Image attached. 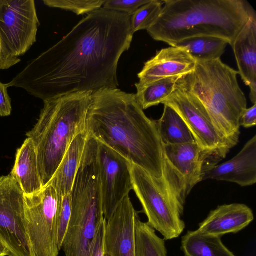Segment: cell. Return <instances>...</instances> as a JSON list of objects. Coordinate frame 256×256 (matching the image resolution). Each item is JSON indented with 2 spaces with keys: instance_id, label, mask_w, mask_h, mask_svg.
Instances as JSON below:
<instances>
[{
  "instance_id": "2e32d148",
  "label": "cell",
  "mask_w": 256,
  "mask_h": 256,
  "mask_svg": "<svg viewBox=\"0 0 256 256\" xmlns=\"http://www.w3.org/2000/svg\"><path fill=\"white\" fill-rule=\"evenodd\" d=\"M214 180L236 184L241 186L256 182V135L230 160L216 165L205 172L202 180Z\"/></svg>"
},
{
  "instance_id": "9a60e30c",
  "label": "cell",
  "mask_w": 256,
  "mask_h": 256,
  "mask_svg": "<svg viewBox=\"0 0 256 256\" xmlns=\"http://www.w3.org/2000/svg\"><path fill=\"white\" fill-rule=\"evenodd\" d=\"M196 60L185 50L171 46L163 48L147 61L138 74L140 84L163 78L182 76L194 70Z\"/></svg>"
},
{
  "instance_id": "484cf974",
  "label": "cell",
  "mask_w": 256,
  "mask_h": 256,
  "mask_svg": "<svg viewBox=\"0 0 256 256\" xmlns=\"http://www.w3.org/2000/svg\"><path fill=\"white\" fill-rule=\"evenodd\" d=\"M164 4V0H152L140 7L131 16L132 33L148 28L158 18Z\"/></svg>"
},
{
  "instance_id": "7a4b0ae2",
  "label": "cell",
  "mask_w": 256,
  "mask_h": 256,
  "mask_svg": "<svg viewBox=\"0 0 256 256\" xmlns=\"http://www.w3.org/2000/svg\"><path fill=\"white\" fill-rule=\"evenodd\" d=\"M86 130L132 164L162 179L164 145L156 121L146 115L136 94L118 88L92 92Z\"/></svg>"
},
{
  "instance_id": "52a82bcc",
  "label": "cell",
  "mask_w": 256,
  "mask_h": 256,
  "mask_svg": "<svg viewBox=\"0 0 256 256\" xmlns=\"http://www.w3.org/2000/svg\"><path fill=\"white\" fill-rule=\"evenodd\" d=\"M219 160L196 142L164 145L163 176L160 181L182 212L192 189Z\"/></svg>"
},
{
  "instance_id": "d6a6232c",
  "label": "cell",
  "mask_w": 256,
  "mask_h": 256,
  "mask_svg": "<svg viewBox=\"0 0 256 256\" xmlns=\"http://www.w3.org/2000/svg\"><path fill=\"white\" fill-rule=\"evenodd\" d=\"M240 126L246 128L254 126L256 124V104L242 112L240 121Z\"/></svg>"
},
{
  "instance_id": "1f68e13d",
  "label": "cell",
  "mask_w": 256,
  "mask_h": 256,
  "mask_svg": "<svg viewBox=\"0 0 256 256\" xmlns=\"http://www.w3.org/2000/svg\"><path fill=\"white\" fill-rule=\"evenodd\" d=\"M20 62V58L10 54L0 38V70H8Z\"/></svg>"
},
{
  "instance_id": "4316f807",
  "label": "cell",
  "mask_w": 256,
  "mask_h": 256,
  "mask_svg": "<svg viewBox=\"0 0 256 256\" xmlns=\"http://www.w3.org/2000/svg\"><path fill=\"white\" fill-rule=\"evenodd\" d=\"M106 0H44L50 8L70 10L77 15L90 14L102 7Z\"/></svg>"
},
{
  "instance_id": "ffe728a7",
  "label": "cell",
  "mask_w": 256,
  "mask_h": 256,
  "mask_svg": "<svg viewBox=\"0 0 256 256\" xmlns=\"http://www.w3.org/2000/svg\"><path fill=\"white\" fill-rule=\"evenodd\" d=\"M10 174L19 184L24 194H32L42 188L36 149L30 138H27L17 150Z\"/></svg>"
},
{
  "instance_id": "e0dca14e",
  "label": "cell",
  "mask_w": 256,
  "mask_h": 256,
  "mask_svg": "<svg viewBox=\"0 0 256 256\" xmlns=\"http://www.w3.org/2000/svg\"><path fill=\"white\" fill-rule=\"evenodd\" d=\"M238 73L250 88V98L256 102V17L250 18L231 45Z\"/></svg>"
},
{
  "instance_id": "277c9868",
  "label": "cell",
  "mask_w": 256,
  "mask_h": 256,
  "mask_svg": "<svg viewBox=\"0 0 256 256\" xmlns=\"http://www.w3.org/2000/svg\"><path fill=\"white\" fill-rule=\"evenodd\" d=\"M91 92H76L44 101L37 122L26 136L34 146L42 188L58 168L74 138L86 130Z\"/></svg>"
},
{
  "instance_id": "f1b7e54d",
  "label": "cell",
  "mask_w": 256,
  "mask_h": 256,
  "mask_svg": "<svg viewBox=\"0 0 256 256\" xmlns=\"http://www.w3.org/2000/svg\"><path fill=\"white\" fill-rule=\"evenodd\" d=\"M152 0H106L102 8L104 9L122 12L132 16L142 6Z\"/></svg>"
},
{
  "instance_id": "4fadbf2b",
  "label": "cell",
  "mask_w": 256,
  "mask_h": 256,
  "mask_svg": "<svg viewBox=\"0 0 256 256\" xmlns=\"http://www.w3.org/2000/svg\"><path fill=\"white\" fill-rule=\"evenodd\" d=\"M24 196L10 174L0 176V242L10 256H31L24 227Z\"/></svg>"
},
{
  "instance_id": "5bb4252c",
  "label": "cell",
  "mask_w": 256,
  "mask_h": 256,
  "mask_svg": "<svg viewBox=\"0 0 256 256\" xmlns=\"http://www.w3.org/2000/svg\"><path fill=\"white\" fill-rule=\"evenodd\" d=\"M138 215L129 195L126 196L106 221L108 256H136L135 223Z\"/></svg>"
},
{
  "instance_id": "5b68a950",
  "label": "cell",
  "mask_w": 256,
  "mask_h": 256,
  "mask_svg": "<svg viewBox=\"0 0 256 256\" xmlns=\"http://www.w3.org/2000/svg\"><path fill=\"white\" fill-rule=\"evenodd\" d=\"M238 74L220 58L196 60L194 71L176 83L203 104L222 136L232 148L238 142L240 118L247 104L238 82Z\"/></svg>"
},
{
  "instance_id": "7402d4cb",
  "label": "cell",
  "mask_w": 256,
  "mask_h": 256,
  "mask_svg": "<svg viewBox=\"0 0 256 256\" xmlns=\"http://www.w3.org/2000/svg\"><path fill=\"white\" fill-rule=\"evenodd\" d=\"M156 121L163 145L196 142L186 123L171 107L164 105L162 117Z\"/></svg>"
},
{
  "instance_id": "cb8c5ba5",
  "label": "cell",
  "mask_w": 256,
  "mask_h": 256,
  "mask_svg": "<svg viewBox=\"0 0 256 256\" xmlns=\"http://www.w3.org/2000/svg\"><path fill=\"white\" fill-rule=\"evenodd\" d=\"M181 77L167 78L146 84L136 83V96L142 108L146 110L162 104L174 92L176 82Z\"/></svg>"
},
{
  "instance_id": "7c38bea8",
  "label": "cell",
  "mask_w": 256,
  "mask_h": 256,
  "mask_svg": "<svg viewBox=\"0 0 256 256\" xmlns=\"http://www.w3.org/2000/svg\"><path fill=\"white\" fill-rule=\"evenodd\" d=\"M40 25L34 0H0V38L12 56L31 48Z\"/></svg>"
},
{
  "instance_id": "ba28073f",
  "label": "cell",
  "mask_w": 256,
  "mask_h": 256,
  "mask_svg": "<svg viewBox=\"0 0 256 256\" xmlns=\"http://www.w3.org/2000/svg\"><path fill=\"white\" fill-rule=\"evenodd\" d=\"M60 196L47 184L24 194V227L31 256H58V213Z\"/></svg>"
},
{
  "instance_id": "3957f363",
  "label": "cell",
  "mask_w": 256,
  "mask_h": 256,
  "mask_svg": "<svg viewBox=\"0 0 256 256\" xmlns=\"http://www.w3.org/2000/svg\"><path fill=\"white\" fill-rule=\"evenodd\" d=\"M158 18L146 30L155 40L174 46L186 40L212 36L230 46L248 20L256 17L246 0H164Z\"/></svg>"
},
{
  "instance_id": "30bf717a",
  "label": "cell",
  "mask_w": 256,
  "mask_h": 256,
  "mask_svg": "<svg viewBox=\"0 0 256 256\" xmlns=\"http://www.w3.org/2000/svg\"><path fill=\"white\" fill-rule=\"evenodd\" d=\"M88 141L99 178L104 218L107 221L132 190V164L90 136Z\"/></svg>"
},
{
  "instance_id": "e575fe53",
  "label": "cell",
  "mask_w": 256,
  "mask_h": 256,
  "mask_svg": "<svg viewBox=\"0 0 256 256\" xmlns=\"http://www.w3.org/2000/svg\"></svg>"
},
{
  "instance_id": "8992f818",
  "label": "cell",
  "mask_w": 256,
  "mask_h": 256,
  "mask_svg": "<svg viewBox=\"0 0 256 256\" xmlns=\"http://www.w3.org/2000/svg\"><path fill=\"white\" fill-rule=\"evenodd\" d=\"M70 194L72 214L62 248L65 256H88L97 228L104 218L99 178L92 163L81 164Z\"/></svg>"
},
{
  "instance_id": "8fae6325",
  "label": "cell",
  "mask_w": 256,
  "mask_h": 256,
  "mask_svg": "<svg viewBox=\"0 0 256 256\" xmlns=\"http://www.w3.org/2000/svg\"><path fill=\"white\" fill-rule=\"evenodd\" d=\"M162 104L178 113L203 150L220 160L232 148L222 136L204 106L193 94L176 86L172 94Z\"/></svg>"
},
{
  "instance_id": "836d02e7",
  "label": "cell",
  "mask_w": 256,
  "mask_h": 256,
  "mask_svg": "<svg viewBox=\"0 0 256 256\" xmlns=\"http://www.w3.org/2000/svg\"><path fill=\"white\" fill-rule=\"evenodd\" d=\"M0 256H10V252L6 247L0 242Z\"/></svg>"
},
{
  "instance_id": "d6986e66",
  "label": "cell",
  "mask_w": 256,
  "mask_h": 256,
  "mask_svg": "<svg viewBox=\"0 0 256 256\" xmlns=\"http://www.w3.org/2000/svg\"><path fill=\"white\" fill-rule=\"evenodd\" d=\"M88 136L86 130L74 138L48 184L52 186L60 196L70 194L72 191L80 166Z\"/></svg>"
},
{
  "instance_id": "f546056e",
  "label": "cell",
  "mask_w": 256,
  "mask_h": 256,
  "mask_svg": "<svg viewBox=\"0 0 256 256\" xmlns=\"http://www.w3.org/2000/svg\"><path fill=\"white\" fill-rule=\"evenodd\" d=\"M106 220L100 223L91 243L88 256H107L106 247Z\"/></svg>"
},
{
  "instance_id": "9c48e42d",
  "label": "cell",
  "mask_w": 256,
  "mask_h": 256,
  "mask_svg": "<svg viewBox=\"0 0 256 256\" xmlns=\"http://www.w3.org/2000/svg\"><path fill=\"white\" fill-rule=\"evenodd\" d=\"M132 190L140 202L148 226L160 232L164 240L178 238L185 228L183 212L159 180L132 164Z\"/></svg>"
},
{
  "instance_id": "4dcf8cb0",
  "label": "cell",
  "mask_w": 256,
  "mask_h": 256,
  "mask_svg": "<svg viewBox=\"0 0 256 256\" xmlns=\"http://www.w3.org/2000/svg\"><path fill=\"white\" fill-rule=\"evenodd\" d=\"M6 84L0 82V116H8L12 110V101Z\"/></svg>"
},
{
  "instance_id": "d4e9b609",
  "label": "cell",
  "mask_w": 256,
  "mask_h": 256,
  "mask_svg": "<svg viewBox=\"0 0 256 256\" xmlns=\"http://www.w3.org/2000/svg\"><path fill=\"white\" fill-rule=\"evenodd\" d=\"M136 256H167L164 240L138 215L135 223Z\"/></svg>"
},
{
  "instance_id": "603a6c76",
  "label": "cell",
  "mask_w": 256,
  "mask_h": 256,
  "mask_svg": "<svg viewBox=\"0 0 256 256\" xmlns=\"http://www.w3.org/2000/svg\"><path fill=\"white\" fill-rule=\"evenodd\" d=\"M228 44L220 38L199 36L184 40L174 46L185 49L196 60L208 61L220 58Z\"/></svg>"
},
{
  "instance_id": "6da1fadb",
  "label": "cell",
  "mask_w": 256,
  "mask_h": 256,
  "mask_svg": "<svg viewBox=\"0 0 256 256\" xmlns=\"http://www.w3.org/2000/svg\"><path fill=\"white\" fill-rule=\"evenodd\" d=\"M131 16L101 8L62 40L29 62L9 82L45 101L76 92L118 86L120 58L130 46Z\"/></svg>"
},
{
  "instance_id": "83f0119b",
  "label": "cell",
  "mask_w": 256,
  "mask_h": 256,
  "mask_svg": "<svg viewBox=\"0 0 256 256\" xmlns=\"http://www.w3.org/2000/svg\"><path fill=\"white\" fill-rule=\"evenodd\" d=\"M72 202L70 194L60 196L58 213V245L59 250L66 233L72 214Z\"/></svg>"
},
{
  "instance_id": "ac0fdd59",
  "label": "cell",
  "mask_w": 256,
  "mask_h": 256,
  "mask_svg": "<svg viewBox=\"0 0 256 256\" xmlns=\"http://www.w3.org/2000/svg\"><path fill=\"white\" fill-rule=\"evenodd\" d=\"M254 219L252 210L246 204H224L211 211L208 217L200 224L198 230L222 237L227 234L240 231Z\"/></svg>"
},
{
  "instance_id": "44dd1931",
  "label": "cell",
  "mask_w": 256,
  "mask_h": 256,
  "mask_svg": "<svg viewBox=\"0 0 256 256\" xmlns=\"http://www.w3.org/2000/svg\"><path fill=\"white\" fill-rule=\"evenodd\" d=\"M182 250L184 256H236L222 243L221 237L189 230L182 238Z\"/></svg>"
}]
</instances>
